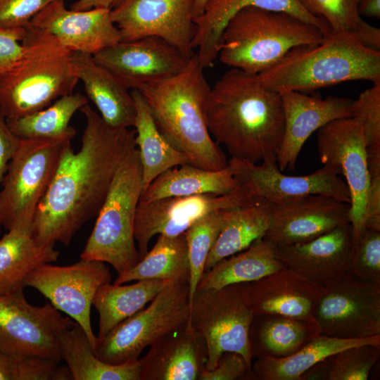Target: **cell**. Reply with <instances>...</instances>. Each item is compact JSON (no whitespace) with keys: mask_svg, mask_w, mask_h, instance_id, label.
Instances as JSON below:
<instances>
[{"mask_svg":"<svg viewBox=\"0 0 380 380\" xmlns=\"http://www.w3.org/2000/svg\"><path fill=\"white\" fill-rule=\"evenodd\" d=\"M284 267L275 256L274 246L262 237L205 271L196 290L215 289L258 280Z\"/></svg>","mask_w":380,"mask_h":380,"instance_id":"1f68e13d","label":"cell"},{"mask_svg":"<svg viewBox=\"0 0 380 380\" xmlns=\"http://www.w3.org/2000/svg\"><path fill=\"white\" fill-rule=\"evenodd\" d=\"M380 357V345L362 344L327 358V380H367Z\"/></svg>","mask_w":380,"mask_h":380,"instance_id":"f35d334b","label":"cell"},{"mask_svg":"<svg viewBox=\"0 0 380 380\" xmlns=\"http://www.w3.org/2000/svg\"><path fill=\"white\" fill-rule=\"evenodd\" d=\"M121 0H113V3H112V7H114L115 6H116Z\"/></svg>","mask_w":380,"mask_h":380,"instance_id":"db71d44e","label":"cell"},{"mask_svg":"<svg viewBox=\"0 0 380 380\" xmlns=\"http://www.w3.org/2000/svg\"><path fill=\"white\" fill-rule=\"evenodd\" d=\"M350 204L322 194H310L272 204L263 236L274 246L313 240L350 222Z\"/></svg>","mask_w":380,"mask_h":380,"instance_id":"ffe728a7","label":"cell"},{"mask_svg":"<svg viewBox=\"0 0 380 380\" xmlns=\"http://www.w3.org/2000/svg\"><path fill=\"white\" fill-rule=\"evenodd\" d=\"M131 94L136 109L134 127L142 168L143 193L164 172L190 163L188 158L173 146L158 129L141 93L138 90H132Z\"/></svg>","mask_w":380,"mask_h":380,"instance_id":"f546056e","label":"cell"},{"mask_svg":"<svg viewBox=\"0 0 380 380\" xmlns=\"http://www.w3.org/2000/svg\"><path fill=\"white\" fill-rule=\"evenodd\" d=\"M80 110L85 118L80 148H67L34 215V236L42 245L70 244L97 215L118 168L137 148L135 129L108 125L88 104Z\"/></svg>","mask_w":380,"mask_h":380,"instance_id":"6da1fadb","label":"cell"},{"mask_svg":"<svg viewBox=\"0 0 380 380\" xmlns=\"http://www.w3.org/2000/svg\"><path fill=\"white\" fill-rule=\"evenodd\" d=\"M319 334L317 325L275 314L253 315L249 339L253 358L291 355Z\"/></svg>","mask_w":380,"mask_h":380,"instance_id":"f1b7e54d","label":"cell"},{"mask_svg":"<svg viewBox=\"0 0 380 380\" xmlns=\"http://www.w3.org/2000/svg\"><path fill=\"white\" fill-rule=\"evenodd\" d=\"M18 62L0 79V112L6 119L21 118L73 93L79 82L72 51L53 37L26 29Z\"/></svg>","mask_w":380,"mask_h":380,"instance_id":"8992f818","label":"cell"},{"mask_svg":"<svg viewBox=\"0 0 380 380\" xmlns=\"http://www.w3.org/2000/svg\"><path fill=\"white\" fill-rule=\"evenodd\" d=\"M206 117L213 139L232 158L253 163L277 158L284 132L282 101L258 75L226 72L210 87Z\"/></svg>","mask_w":380,"mask_h":380,"instance_id":"7a4b0ae2","label":"cell"},{"mask_svg":"<svg viewBox=\"0 0 380 380\" xmlns=\"http://www.w3.org/2000/svg\"><path fill=\"white\" fill-rule=\"evenodd\" d=\"M272 203L263 201L229 210L220 232L208 256L205 272L224 258L242 251L262 238L269 226Z\"/></svg>","mask_w":380,"mask_h":380,"instance_id":"e575fe53","label":"cell"},{"mask_svg":"<svg viewBox=\"0 0 380 380\" xmlns=\"http://www.w3.org/2000/svg\"><path fill=\"white\" fill-rule=\"evenodd\" d=\"M241 289L243 298L253 315H280L318 327L314 311L325 286L289 268L284 267L258 280L241 283Z\"/></svg>","mask_w":380,"mask_h":380,"instance_id":"44dd1931","label":"cell"},{"mask_svg":"<svg viewBox=\"0 0 380 380\" xmlns=\"http://www.w3.org/2000/svg\"><path fill=\"white\" fill-rule=\"evenodd\" d=\"M324 34L317 27L286 12L247 6L224 27L217 58L232 68L260 74L291 49L317 45Z\"/></svg>","mask_w":380,"mask_h":380,"instance_id":"5b68a950","label":"cell"},{"mask_svg":"<svg viewBox=\"0 0 380 380\" xmlns=\"http://www.w3.org/2000/svg\"><path fill=\"white\" fill-rule=\"evenodd\" d=\"M139 360V380H198L206 355L201 339L187 324L158 340Z\"/></svg>","mask_w":380,"mask_h":380,"instance_id":"d4e9b609","label":"cell"},{"mask_svg":"<svg viewBox=\"0 0 380 380\" xmlns=\"http://www.w3.org/2000/svg\"><path fill=\"white\" fill-rule=\"evenodd\" d=\"M111 280L105 262L81 258L70 265H42L30 274L25 285L37 289L78 324L95 353L97 336L91 327V308L99 287Z\"/></svg>","mask_w":380,"mask_h":380,"instance_id":"4fadbf2b","label":"cell"},{"mask_svg":"<svg viewBox=\"0 0 380 380\" xmlns=\"http://www.w3.org/2000/svg\"><path fill=\"white\" fill-rule=\"evenodd\" d=\"M188 282H172L146 308L125 319L101 338L96 357L118 365L139 360L143 350L166 334L189 324Z\"/></svg>","mask_w":380,"mask_h":380,"instance_id":"ba28073f","label":"cell"},{"mask_svg":"<svg viewBox=\"0 0 380 380\" xmlns=\"http://www.w3.org/2000/svg\"><path fill=\"white\" fill-rule=\"evenodd\" d=\"M348 273L380 286V231L362 230L353 248Z\"/></svg>","mask_w":380,"mask_h":380,"instance_id":"b9f144b4","label":"cell"},{"mask_svg":"<svg viewBox=\"0 0 380 380\" xmlns=\"http://www.w3.org/2000/svg\"><path fill=\"white\" fill-rule=\"evenodd\" d=\"M369 183L364 229L380 231V148H367Z\"/></svg>","mask_w":380,"mask_h":380,"instance_id":"ee69618b","label":"cell"},{"mask_svg":"<svg viewBox=\"0 0 380 380\" xmlns=\"http://www.w3.org/2000/svg\"><path fill=\"white\" fill-rule=\"evenodd\" d=\"M75 324L51 303L31 305L23 291L0 295V353L61 362L58 335Z\"/></svg>","mask_w":380,"mask_h":380,"instance_id":"7c38bea8","label":"cell"},{"mask_svg":"<svg viewBox=\"0 0 380 380\" xmlns=\"http://www.w3.org/2000/svg\"><path fill=\"white\" fill-rule=\"evenodd\" d=\"M317 152L323 165L334 167L346 180L353 248L364 229L369 183L367 147L360 125L351 118L326 124L318 129Z\"/></svg>","mask_w":380,"mask_h":380,"instance_id":"2e32d148","label":"cell"},{"mask_svg":"<svg viewBox=\"0 0 380 380\" xmlns=\"http://www.w3.org/2000/svg\"><path fill=\"white\" fill-rule=\"evenodd\" d=\"M35 210L24 212L0 239V295L23 291L37 267L57 261L54 245H42L33 234Z\"/></svg>","mask_w":380,"mask_h":380,"instance_id":"484cf974","label":"cell"},{"mask_svg":"<svg viewBox=\"0 0 380 380\" xmlns=\"http://www.w3.org/2000/svg\"><path fill=\"white\" fill-rule=\"evenodd\" d=\"M314 318L322 335L351 339L380 335V286L347 272L325 286Z\"/></svg>","mask_w":380,"mask_h":380,"instance_id":"5bb4252c","label":"cell"},{"mask_svg":"<svg viewBox=\"0 0 380 380\" xmlns=\"http://www.w3.org/2000/svg\"><path fill=\"white\" fill-rule=\"evenodd\" d=\"M128 89L173 76L181 72L190 58L156 37L120 42L93 56Z\"/></svg>","mask_w":380,"mask_h":380,"instance_id":"d6986e66","label":"cell"},{"mask_svg":"<svg viewBox=\"0 0 380 380\" xmlns=\"http://www.w3.org/2000/svg\"><path fill=\"white\" fill-rule=\"evenodd\" d=\"M362 344L380 345V335L351 339L319 334L290 356L256 358L252 362L251 380H300L317 363L341 350Z\"/></svg>","mask_w":380,"mask_h":380,"instance_id":"83f0119b","label":"cell"},{"mask_svg":"<svg viewBox=\"0 0 380 380\" xmlns=\"http://www.w3.org/2000/svg\"><path fill=\"white\" fill-rule=\"evenodd\" d=\"M196 53L179 73L141 86V93L166 139L191 165L220 170L228 161L208 126L206 108L210 87Z\"/></svg>","mask_w":380,"mask_h":380,"instance_id":"3957f363","label":"cell"},{"mask_svg":"<svg viewBox=\"0 0 380 380\" xmlns=\"http://www.w3.org/2000/svg\"><path fill=\"white\" fill-rule=\"evenodd\" d=\"M76 134L20 139L0 189V226L9 229L25 211L35 210Z\"/></svg>","mask_w":380,"mask_h":380,"instance_id":"30bf717a","label":"cell"},{"mask_svg":"<svg viewBox=\"0 0 380 380\" xmlns=\"http://www.w3.org/2000/svg\"><path fill=\"white\" fill-rule=\"evenodd\" d=\"M56 0H0V27L25 28L45 6Z\"/></svg>","mask_w":380,"mask_h":380,"instance_id":"f6af8a7d","label":"cell"},{"mask_svg":"<svg viewBox=\"0 0 380 380\" xmlns=\"http://www.w3.org/2000/svg\"><path fill=\"white\" fill-rule=\"evenodd\" d=\"M141 193L142 168L135 148L114 177L81 258L108 263L118 274L140 260L135 244L134 221Z\"/></svg>","mask_w":380,"mask_h":380,"instance_id":"52a82bcc","label":"cell"},{"mask_svg":"<svg viewBox=\"0 0 380 380\" xmlns=\"http://www.w3.org/2000/svg\"><path fill=\"white\" fill-rule=\"evenodd\" d=\"M87 103V97L77 91L60 97L42 110L6 120L11 132L20 139L57 138L76 134L70 121L75 113Z\"/></svg>","mask_w":380,"mask_h":380,"instance_id":"8d00e7d4","label":"cell"},{"mask_svg":"<svg viewBox=\"0 0 380 380\" xmlns=\"http://www.w3.org/2000/svg\"><path fill=\"white\" fill-rule=\"evenodd\" d=\"M258 77L278 92L309 91L352 80L380 82V51L364 46L350 33L330 32L319 44L293 48Z\"/></svg>","mask_w":380,"mask_h":380,"instance_id":"277c9868","label":"cell"},{"mask_svg":"<svg viewBox=\"0 0 380 380\" xmlns=\"http://www.w3.org/2000/svg\"><path fill=\"white\" fill-rule=\"evenodd\" d=\"M353 100L351 116L360 127L367 148H380V82Z\"/></svg>","mask_w":380,"mask_h":380,"instance_id":"7bdbcfd3","label":"cell"},{"mask_svg":"<svg viewBox=\"0 0 380 380\" xmlns=\"http://www.w3.org/2000/svg\"><path fill=\"white\" fill-rule=\"evenodd\" d=\"M0 229H1V226H0Z\"/></svg>","mask_w":380,"mask_h":380,"instance_id":"11a10c76","label":"cell"},{"mask_svg":"<svg viewBox=\"0 0 380 380\" xmlns=\"http://www.w3.org/2000/svg\"><path fill=\"white\" fill-rule=\"evenodd\" d=\"M352 236V226L348 222L308 242L274 246V253L286 267L325 286L348 272Z\"/></svg>","mask_w":380,"mask_h":380,"instance_id":"603a6c76","label":"cell"},{"mask_svg":"<svg viewBox=\"0 0 380 380\" xmlns=\"http://www.w3.org/2000/svg\"><path fill=\"white\" fill-rule=\"evenodd\" d=\"M360 15L380 18V0H360Z\"/></svg>","mask_w":380,"mask_h":380,"instance_id":"816d5d0a","label":"cell"},{"mask_svg":"<svg viewBox=\"0 0 380 380\" xmlns=\"http://www.w3.org/2000/svg\"><path fill=\"white\" fill-rule=\"evenodd\" d=\"M253 318L241 283L196 291L189 322L204 346L206 369H213L224 352L240 354L251 368L249 332Z\"/></svg>","mask_w":380,"mask_h":380,"instance_id":"9c48e42d","label":"cell"},{"mask_svg":"<svg viewBox=\"0 0 380 380\" xmlns=\"http://www.w3.org/2000/svg\"><path fill=\"white\" fill-rule=\"evenodd\" d=\"M209 1L210 0H194L193 15L194 20L203 13L205 6Z\"/></svg>","mask_w":380,"mask_h":380,"instance_id":"f5cc1de1","label":"cell"},{"mask_svg":"<svg viewBox=\"0 0 380 380\" xmlns=\"http://www.w3.org/2000/svg\"><path fill=\"white\" fill-rule=\"evenodd\" d=\"M352 34L364 46L376 51H380V30L371 25L362 19L357 24Z\"/></svg>","mask_w":380,"mask_h":380,"instance_id":"681fc988","label":"cell"},{"mask_svg":"<svg viewBox=\"0 0 380 380\" xmlns=\"http://www.w3.org/2000/svg\"><path fill=\"white\" fill-rule=\"evenodd\" d=\"M229 210L214 212L185 232L189 264V298L191 305L198 283L205 272V262L224 224Z\"/></svg>","mask_w":380,"mask_h":380,"instance_id":"74e56055","label":"cell"},{"mask_svg":"<svg viewBox=\"0 0 380 380\" xmlns=\"http://www.w3.org/2000/svg\"><path fill=\"white\" fill-rule=\"evenodd\" d=\"M189 264L185 234H159L150 251L132 268L118 274L114 284L132 281L161 279L170 282H188Z\"/></svg>","mask_w":380,"mask_h":380,"instance_id":"d590c367","label":"cell"},{"mask_svg":"<svg viewBox=\"0 0 380 380\" xmlns=\"http://www.w3.org/2000/svg\"><path fill=\"white\" fill-rule=\"evenodd\" d=\"M247 6L286 12L317 27L324 35L331 32L324 20L308 12L298 0H210L203 13L194 20L196 31L192 42L204 69L211 67L217 58L221 36L229 20Z\"/></svg>","mask_w":380,"mask_h":380,"instance_id":"cb8c5ba5","label":"cell"},{"mask_svg":"<svg viewBox=\"0 0 380 380\" xmlns=\"http://www.w3.org/2000/svg\"><path fill=\"white\" fill-rule=\"evenodd\" d=\"M194 0H121L110 9L121 42L156 37L190 58L196 31Z\"/></svg>","mask_w":380,"mask_h":380,"instance_id":"9a60e30c","label":"cell"},{"mask_svg":"<svg viewBox=\"0 0 380 380\" xmlns=\"http://www.w3.org/2000/svg\"><path fill=\"white\" fill-rule=\"evenodd\" d=\"M20 138L9 129L6 118L0 112V189L9 162L14 155Z\"/></svg>","mask_w":380,"mask_h":380,"instance_id":"c3c4849f","label":"cell"},{"mask_svg":"<svg viewBox=\"0 0 380 380\" xmlns=\"http://www.w3.org/2000/svg\"><path fill=\"white\" fill-rule=\"evenodd\" d=\"M25 34V28L7 29L0 27V79L23 56L25 46L22 41Z\"/></svg>","mask_w":380,"mask_h":380,"instance_id":"7dc6e473","label":"cell"},{"mask_svg":"<svg viewBox=\"0 0 380 380\" xmlns=\"http://www.w3.org/2000/svg\"><path fill=\"white\" fill-rule=\"evenodd\" d=\"M263 201L258 192L246 184L222 195L205 194L148 202L139 201L134 221V239L140 258L148 252V243L155 235L177 236L214 212L241 208Z\"/></svg>","mask_w":380,"mask_h":380,"instance_id":"8fae6325","label":"cell"},{"mask_svg":"<svg viewBox=\"0 0 380 380\" xmlns=\"http://www.w3.org/2000/svg\"><path fill=\"white\" fill-rule=\"evenodd\" d=\"M161 279L139 280L129 285L103 284L92 303L99 315V333L101 338L122 321L143 309L167 285Z\"/></svg>","mask_w":380,"mask_h":380,"instance_id":"836d02e7","label":"cell"},{"mask_svg":"<svg viewBox=\"0 0 380 380\" xmlns=\"http://www.w3.org/2000/svg\"><path fill=\"white\" fill-rule=\"evenodd\" d=\"M42 357L15 358L0 353V380H69L68 366Z\"/></svg>","mask_w":380,"mask_h":380,"instance_id":"ab89813d","label":"cell"},{"mask_svg":"<svg viewBox=\"0 0 380 380\" xmlns=\"http://www.w3.org/2000/svg\"><path fill=\"white\" fill-rule=\"evenodd\" d=\"M239 184L253 187L260 196L272 204H279L310 194H322L350 203L346 183L333 167L324 166L304 176H290L281 172L277 158L262 160L260 165L231 158L228 161Z\"/></svg>","mask_w":380,"mask_h":380,"instance_id":"e0dca14e","label":"cell"},{"mask_svg":"<svg viewBox=\"0 0 380 380\" xmlns=\"http://www.w3.org/2000/svg\"><path fill=\"white\" fill-rule=\"evenodd\" d=\"M58 344L72 380H139V360L118 365L99 360L76 322L58 335Z\"/></svg>","mask_w":380,"mask_h":380,"instance_id":"d6a6232c","label":"cell"},{"mask_svg":"<svg viewBox=\"0 0 380 380\" xmlns=\"http://www.w3.org/2000/svg\"><path fill=\"white\" fill-rule=\"evenodd\" d=\"M113 0H77L70 8L75 11H85L92 8H111Z\"/></svg>","mask_w":380,"mask_h":380,"instance_id":"f907efd6","label":"cell"},{"mask_svg":"<svg viewBox=\"0 0 380 380\" xmlns=\"http://www.w3.org/2000/svg\"><path fill=\"white\" fill-rule=\"evenodd\" d=\"M298 1L308 12L324 20L332 32L352 34L362 20L360 0Z\"/></svg>","mask_w":380,"mask_h":380,"instance_id":"60d3db41","label":"cell"},{"mask_svg":"<svg viewBox=\"0 0 380 380\" xmlns=\"http://www.w3.org/2000/svg\"><path fill=\"white\" fill-rule=\"evenodd\" d=\"M239 184L229 167L209 170L191 164L172 167L157 177L141 194L139 201L148 202L172 196L211 194L222 195Z\"/></svg>","mask_w":380,"mask_h":380,"instance_id":"4dcf8cb0","label":"cell"},{"mask_svg":"<svg viewBox=\"0 0 380 380\" xmlns=\"http://www.w3.org/2000/svg\"><path fill=\"white\" fill-rule=\"evenodd\" d=\"M284 114V132L277 154L281 171L293 170L300 151L308 137L331 121L350 118L353 100L329 96H310L299 91L279 92Z\"/></svg>","mask_w":380,"mask_h":380,"instance_id":"7402d4cb","label":"cell"},{"mask_svg":"<svg viewBox=\"0 0 380 380\" xmlns=\"http://www.w3.org/2000/svg\"><path fill=\"white\" fill-rule=\"evenodd\" d=\"M251 380V367L240 354L224 352L212 369H203L198 380Z\"/></svg>","mask_w":380,"mask_h":380,"instance_id":"bcb514c9","label":"cell"},{"mask_svg":"<svg viewBox=\"0 0 380 380\" xmlns=\"http://www.w3.org/2000/svg\"><path fill=\"white\" fill-rule=\"evenodd\" d=\"M110 9L75 11L66 8L65 0H56L37 13L25 28L53 37L72 52L94 56L121 42Z\"/></svg>","mask_w":380,"mask_h":380,"instance_id":"ac0fdd59","label":"cell"},{"mask_svg":"<svg viewBox=\"0 0 380 380\" xmlns=\"http://www.w3.org/2000/svg\"><path fill=\"white\" fill-rule=\"evenodd\" d=\"M72 61L87 97L102 119L113 127H134L136 109L131 91L92 55L73 52Z\"/></svg>","mask_w":380,"mask_h":380,"instance_id":"4316f807","label":"cell"}]
</instances>
